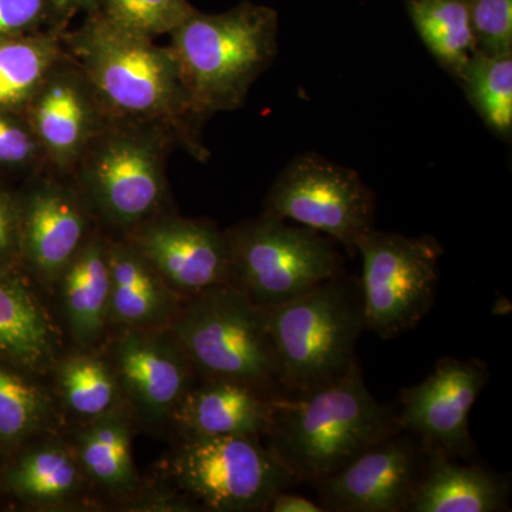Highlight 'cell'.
<instances>
[{"mask_svg":"<svg viewBox=\"0 0 512 512\" xmlns=\"http://www.w3.org/2000/svg\"><path fill=\"white\" fill-rule=\"evenodd\" d=\"M64 50L79 64L107 119L160 128L202 158V117L194 109L170 47L117 28L99 12L64 30Z\"/></svg>","mask_w":512,"mask_h":512,"instance_id":"1","label":"cell"},{"mask_svg":"<svg viewBox=\"0 0 512 512\" xmlns=\"http://www.w3.org/2000/svg\"><path fill=\"white\" fill-rule=\"evenodd\" d=\"M400 430L367 389L359 362L336 382L276 399L266 436L296 481L315 485Z\"/></svg>","mask_w":512,"mask_h":512,"instance_id":"2","label":"cell"},{"mask_svg":"<svg viewBox=\"0 0 512 512\" xmlns=\"http://www.w3.org/2000/svg\"><path fill=\"white\" fill-rule=\"evenodd\" d=\"M278 13L244 2L221 13L195 9L170 33V47L194 109L207 120L244 106L278 53Z\"/></svg>","mask_w":512,"mask_h":512,"instance_id":"3","label":"cell"},{"mask_svg":"<svg viewBox=\"0 0 512 512\" xmlns=\"http://www.w3.org/2000/svg\"><path fill=\"white\" fill-rule=\"evenodd\" d=\"M168 330L195 372L208 380L245 384L274 399L286 396L268 312L234 286L188 296Z\"/></svg>","mask_w":512,"mask_h":512,"instance_id":"4","label":"cell"},{"mask_svg":"<svg viewBox=\"0 0 512 512\" xmlns=\"http://www.w3.org/2000/svg\"><path fill=\"white\" fill-rule=\"evenodd\" d=\"M266 312L286 396L336 382L359 362L362 292L348 278L336 276Z\"/></svg>","mask_w":512,"mask_h":512,"instance_id":"5","label":"cell"},{"mask_svg":"<svg viewBox=\"0 0 512 512\" xmlns=\"http://www.w3.org/2000/svg\"><path fill=\"white\" fill-rule=\"evenodd\" d=\"M177 147L160 128L109 121L70 178L93 217L126 235L164 214L168 154Z\"/></svg>","mask_w":512,"mask_h":512,"instance_id":"6","label":"cell"},{"mask_svg":"<svg viewBox=\"0 0 512 512\" xmlns=\"http://www.w3.org/2000/svg\"><path fill=\"white\" fill-rule=\"evenodd\" d=\"M225 232L229 282L261 308H274L342 275L329 239L262 214Z\"/></svg>","mask_w":512,"mask_h":512,"instance_id":"7","label":"cell"},{"mask_svg":"<svg viewBox=\"0 0 512 512\" xmlns=\"http://www.w3.org/2000/svg\"><path fill=\"white\" fill-rule=\"evenodd\" d=\"M170 471L184 494L218 512L266 511L275 494L298 483L258 437L185 436Z\"/></svg>","mask_w":512,"mask_h":512,"instance_id":"8","label":"cell"},{"mask_svg":"<svg viewBox=\"0 0 512 512\" xmlns=\"http://www.w3.org/2000/svg\"><path fill=\"white\" fill-rule=\"evenodd\" d=\"M362 256L365 329L379 338H396L429 313L439 285L443 251L431 237L367 232L356 244Z\"/></svg>","mask_w":512,"mask_h":512,"instance_id":"9","label":"cell"},{"mask_svg":"<svg viewBox=\"0 0 512 512\" xmlns=\"http://www.w3.org/2000/svg\"><path fill=\"white\" fill-rule=\"evenodd\" d=\"M375 194L356 171L318 154L286 165L266 195L264 214L293 221L356 251L375 224Z\"/></svg>","mask_w":512,"mask_h":512,"instance_id":"10","label":"cell"},{"mask_svg":"<svg viewBox=\"0 0 512 512\" xmlns=\"http://www.w3.org/2000/svg\"><path fill=\"white\" fill-rule=\"evenodd\" d=\"M22 275L59 282L66 266L93 234L94 217L72 178L46 170L18 188Z\"/></svg>","mask_w":512,"mask_h":512,"instance_id":"11","label":"cell"},{"mask_svg":"<svg viewBox=\"0 0 512 512\" xmlns=\"http://www.w3.org/2000/svg\"><path fill=\"white\" fill-rule=\"evenodd\" d=\"M487 382V365L481 360L443 357L423 382L403 390L397 427L419 437L424 450L471 456L468 419Z\"/></svg>","mask_w":512,"mask_h":512,"instance_id":"12","label":"cell"},{"mask_svg":"<svg viewBox=\"0 0 512 512\" xmlns=\"http://www.w3.org/2000/svg\"><path fill=\"white\" fill-rule=\"evenodd\" d=\"M23 114L45 153L47 168L69 178L109 123L89 80L66 50Z\"/></svg>","mask_w":512,"mask_h":512,"instance_id":"13","label":"cell"},{"mask_svg":"<svg viewBox=\"0 0 512 512\" xmlns=\"http://www.w3.org/2000/svg\"><path fill=\"white\" fill-rule=\"evenodd\" d=\"M123 238L177 295L188 298L214 286L228 285L227 237L211 222L164 212Z\"/></svg>","mask_w":512,"mask_h":512,"instance_id":"14","label":"cell"},{"mask_svg":"<svg viewBox=\"0 0 512 512\" xmlns=\"http://www.w3.org/2000/svg\"><path fill=\"white\" fill-rule=\"evenodd\" d=\"M423 467L416 444L394 433L315 487L325 511H407Z\"/></svg>","mask_w":512,"mask_h":512,"instance_id":"15","label":"cell"},{"mask_svg":"<svg viewBox=\"0 0 512 512\" xmlns=\"http://www.w3.org/2000/svg\"><path fill=\"white\" fill-rule=\"evenodd\" d=\"M113 369L124 399L151 424L173 419L191 389L194 366L165 329H126L114 346Z\"/></svg>","mask_w":512,"mask_h":512,"instance_id":"16","label":"cell"},{"mask_svg":"<svg viewBox=\"0 0 512 512\" xmlns=\"http://www.w3.org/2000/svg\"><path fill=\"white\" fill-rule=\"evenodd\" d=\"M275 402L245 384L208 380L188 390L173 419L185 436L259 439L271 430Z\"/></svg>","mask_w":512,"mask_h":512,"instance_id":"17","label":"cell"},{"mask_svg":"<svg viewBox=\"0 0 512 512\" xmlns=\"http://www.w3.org/2000/svg\"><path fill=\"white\" fill-rule=\"evenodd\" d=\"M110 320L124 329H168L181 303L144 256L123 237L107 238Z\"/></svg>","mask_w":512,"mask_h":512,"instance_id":"18","label":"cell"},{"mask_svg":"<svg viewBox=\"0 0 512 512\" xmlns=\"http://www.w3.org/2000/svg\"><path fill=\"white\" fill-rule=\"evenodd\" d=\"M423 474L407 511L498 512L508 510L510 484L478 466L453 463L440 450H424Z\"/></svg>","mask_w":512,"mask_h":512,"instance_id":"19","label":"cell"},{"mask_svg":"<svg viewBox=\"0 0 512 512\" xmlns=\"http://www.w3.org/2000/svg\"><path fill=\"white\" fill-rule=\"evenodd\" d=\"M83 477L74 451L33 440L0 460V495L35 507L62 504L79 493Z\"/></svg>","mask_w":512,"mask_h":512,"instance_id":"20","label":"cell"},{"mask_svg":"<svg viewBox=\"0 0 512 512\" xmlns=\"http://www.w3.org/2000/svg\"><path fill=\"white\" fill-rule=\"evenodd\" d=\"M64 318L73 339L90 346L110 320V266L107 238L94 231L59 279Z\"/></svg>","mask_w":512,"mask_h":512,"instance_id":"21","label":"cell"},{"mask_svg":"<svg viewBox=\"0 0 512 512\" xmlns=\"http://www.w3.org/2000/svg\"><path fill=\"white\" fill-rule=\"evenodd\" d=\"M53 329L22 274L0 272V360L39 373L53 357Z\"/></svg>","mask_w":512,"mask_h":512,"instance_id":"22","label":"cell"},{"mask_svg":"<svg viewBox=\"0 0 512 512\" xmlns=\"http://www.w3.org/2000/svg\"><path fill=\"white\" fill-rule=\"evenodd\" d=\"M84 477L113 494L136 490L137 473L131 451V427L123 404L87 421L74 447Z\"/></svg>","mask_w":512,"mask_h":512,"instance_id":"23","label":"cell"},{"mask_svg":"<svg viewBox=\"0 0 512 512\" xmlns=\"http://www.w3.org/2000/svg\"><path fill=\"white\" fill-rule=\"evenodd\" d=\"M63 32L40 30L0 45V109L25 113L47 74L64 55Z\"/></svg>","mask_w":512,"mask_h":512,"instance_id":"24","label":"cell"},{"mask_svg":"<svg viewBox=\"0 0 512 512\" xmlns=\"http://www.w3.org/2000/svg\"><path fill=\"white\" fill-rule=\"evenodd\" d=\"M407 6L424 45L458 80L478 52L468 0H407Z\"/></svg>","mask_w":512,"mask_h":512,"instance_id":"25","label":"cell"},{"mask_svg":"<svg viewBox=\"0 0 512 512\" xmlns=\"http://www.w3.org/2000/svg\"><path fill=\"white\" fill-rule=\"evenodd\" d=\"M30 375L0 360V460L36 440L52 420V403Z\"/></svg>","mask_w":512,"mask_h":512,"instance_id":"26","label":"cell"},{"mask_svg":"<svg viewBox=\"0 0 512 512\" xmlns=\"http://www.w3.org/2000/svg\"><path fill=\"white\" fill-rule=\"evenodd\" d=\"M57 384L67 409L89 421L123 404L113 366L94 355L66 357L57 367Z\"/></svg>","mask_w":512,"mask_h":512,"instance_id":"27","label":"cell"},{"mask_svg":"<svg viewBox=\"0 0 512 512\" xmlns=\"http://www.w3.org/2000/svg\"><path fill=\"white\" fill-rule=\"evenodd\" d=\"M458 82L485 126L510 140L512 133V53L491 56L477 52Z\"/></svg>","mask_w":512,"mask_h":512,"instance_id":"28","label":"cell"},{"mask_svg":"<svg viewBox=\"0 0 512 512\" xmlns=\"http://www.w3.org/2000/svg\"><path fill=\"white\" fill-rule=\"evenodd\" d=\"M194 10L188 0H100L99 6L117 28L154 40L170 35Z\"/></svg>","mask_w":512,"mask_h":512,"instance_id":"29","label":"cell"},{"mask_svg":"<svg viewBox=\"0 0 512 512\" xmlns=\"http://www.w3.org/2000/svg\"><path fill=\"white\" fill-rule=\"evenodd\" d=\"M49 170L25 114L0 109V178L30 177Z\"/></svg>","mask_w":512,"mask_h":512,"instance_id":"30","label":"cell"},{"mask_svg":"<svg viewBox=\"0 0 512 512\" xmlns=\"http://www.w3.org/2000/svg\"><path fill=\"white\" fill-rule=\"evenodd\" d=\"M478 52L512 53V0H468Z\"/></svg>","mask_w":512,"mask_h":512,"instance_id":"31","label":"cell"},{"mask_svg":"<svg viewBox=\"0 0 512 512\" xmlns=\"http://www.w3.org/2000/svg\"><path fill=\"white\" fill-rule=\"evenodd\" d=\"M45 29L66 30L47 0H0V45Z\"/></svg>","mask_w":512,"mask_h":512,"instance_id":"32","label":"cell"},{"mask_svg":"<svg viewBox=\"0 0 512 512\" xmlns=\"http://www.w3.org/2000/svg\"><path fill=\"white\" fill-rule=\"evenodd\" d=\"M0 272L22 274V232L18 188L0 178Z\"/></svg>","mask_w":512,"mask_h":512,"instance_id":"33","label":"cell"},{"mask_svg":"<svg viewBox=\"0 0 512 512\" xmlns=\"http://www.w3.org/2000/svg\"><path fill=\"white\" fill-rule=\"evenodd\" d=\"M266 511L271 512H322L325 508L320 504L313 503L302 495L279 491L269 501Z\"/></svg>","mask_w":512,"mask_h":512,"instance_id":"34","label":"cell"},{"mask_svg":"<svg viewBox=\"0 0 512 512\" xmlns=\"http://www.w3.org/2000/svg\"><path fill=\"white\" fill-rule=\"evenodd\" d=\"M55 12L60 25L66 28L69 20L76 13L84 12L86 15L99 12L100 0H47Z\"/></svg>","mask_w":512,"mask_h":512,"instance_id":"35","label":"cell"}]
</instances>
